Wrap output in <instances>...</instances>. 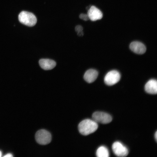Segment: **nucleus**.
<instances>
[{
  "mask_svg": "<svg viewBox=\"0 0 157 157\" xmlns=\"http://www.w3.org/2000/svg\"><path fill=\"white\" fill-rule=\"evenodd\" d=\"M96 154L98 157H108L109 155L108 149L104 146H100L98 148Z\"/></svg>",
  "mask_w": 157,
  "mask_h": 157,
  "instance_id": "12",
  "label": "nucleus"
},
{
  "mask_svg": "<svg viewBox=\"0 0 157 157\" xmlns=\"http://www.w3.org/2000/svg\"><path fill=\"white\" fill-rule=\"evenodd\" d=\"M78 127L80 133L86 135L94 132L98 128V125L93 119H86L79 123Z\"/></svg>",
  "mask_w": 157,
  "mask_h": 157,
  "instance_id": "1",
  "label": "nucleus"
},
{
  "mask_svg": "<svg viewBox=\"0 0 157 157\" xmlns=\"http://www.w3.org/2000/svg\"><path fill=\"white\" fill-rule=\"evenodd\" d=\"M39 63L41 68L45 70L51 69L56 65L55 61L49 59H41L39 60Z\"/></svg>",
  "mask_w": 157,
  "mask_h": 157,
  "instance_id": "10",
  "label": "nucleus"
},
{
  "mask_svg": "<svg viewBox=\"0 0 157 157\" xmlns=\"http://www.w3.org/2000/svg\"><path fill=\"white\" fill-rule=\"evenodd\" d=\"M155 138L156 140V141H157V131H156L155 133Z\"/></svg>",
  "mask_w": 157,
  "mask_h": 157,
  "instance_id": "16",
  "label": "nucleus"
},
{
  "mask_svg": "<svg viewBox=\"0 0 157 157\" xmlns=\"http://www.w3.org/2000/svg\"><path fill=\"white\" fill-rule=\"evenodd\" d=\"M93 120L97 123L106 124L110 122L112 118L109 114L102 112L97 111L93 113L92 115Z\"/></svg>",
  "mask_w": 157,
  "mask_h": 157,
  "instance_id": "4",
  "label": "nucleus"
},
{
  "mask_svg": "<svg viewBox=\"0 0 157 157\" xmlns=\"http://www.w3.org/2000/svg\"><path fill=\"white\" fill-rule=\"evenodd\" d=\"M120 75L117 71L113 70L108 72L104 78L105 83L108 85H113L117 83L120 78Z\"/></svg>",
  "mask_w": 157,
  "mask_h": 157,
  "instance_id": "5",
  "label": "nucleus"
},
{
  "mask_svg": "<svg viewBox=\"0 0 157 157\" xmlns=\"http://www.w3.org/2000/svg\"><path fill=\"white\" fill-rule=\"evenodd\" d=\"M13 156L12 154L11 153H8L3 156L4 157H12Z\"/></svg>",
  "mask_w": 157,
  "mask_h": 157,
  "instance_id": "15",
  "label": "nucleus"
},
{
  "mask_svg": "<svg viewBox=\"0 0 157 157\" xmlns=\"http://www.w3.org/2000/svg\"><path fill=\"white\" fill-rule=\"evenodd\" d=\"M130 48L133 52L138 54H143L146 50L144 45L138 41L132 42L130 45Z\"/></svg>",
  "mask_w": 157,
  "mask_h": 157,
  "instance_id": "8",
  "label": "nucleus"
},
{
  "mask_svg": "<svg viewBox=\"0 0 157 157\" xmlns=\"http://www.w3.org/2000/svg\"><path fill=\"white\" fill-rule=\"evenodd\" d=\"M79 17L80 19L85 21L88 20L89 19L88 15L86 14H81L80 15Z\"/></svg>",
  "mask_w": 157,
  "mask_h": 157,
  "instance_id": "13",
  "label": "nucleus"
},
{
  "mask_svg": "<svg viewBox=\"0 0 157 157\" xmlns=\"http://www.w3.org/2000/svg\"><path fill=\"white\" fill-rule=\"evenodd\" d=\"M75 30L77 33L79 32L83 31V27L80 25L76 26L75 27Z\"/></svg>",
  "mask_w": 157,
  "mask_h": 157,
  "instance_id": "14",
  "label": "nucleus"
},
{
  "mask_svg": "<svg viewBox=\"0 0 157 157\" xmlns=\"http://www.w3.org/2000/svg\"><path fill=\"white\" fill-rule=\"evenodd\" d=\"M35 137L36 142L42 145L48 144L51 140V133L44 129H41L38 131L36 133Z\"/></svg>",
  "mask_w": 157,
  "mask_h": 157,
  "instance_id": "3",
  "label": "nucleus"
},
{
  "mask_svg": "<svg viewBox=\"0 0 157 157\" xmlns=\"http://www.w3.org/2000/svg\"><path fill=\"white\" fill-rule=\"evenodd\" d=\"M89 19L94 21L101 19L103 14L101 10L94 6H91L88 10L87 14Z\"/></svg>",
  "mask_w": 157,
  "mask_h": 157,
  "instance_id": "7",
  "label": "nucleus"
},
{
  "mask_svg": "<svg viewBox=\"0 0 157 157\" xmlns=\"http://www.w3.org/2000/svg\"><path fill=\"white\" fill-rule=\"evenodd\" d=\"M98 75V72L96 70L93 69H90L86 71L83 78L84 80L89 83L94 82L97 79Z\"/></svg>",
  "mask_w": 157,
  "mask_h": 157,
  "instance_id": "9",
  "label": "nucleus"
},
{
  "mask_svg": "<svg viewBox=\"0 0 157 157\" xmlns=\"http://www.w3.org/2000/svg\"><path fill=\"white\" fill-rule=\"evenodd\" d=\"M113 151L114 154L119 157H125L128 154L127 148L120 142L116 141L112 146Z\"/></svg>",
  "mask_w": 157,
  "mask_h": 157,
  "instance_id": "6",
  "label": "nucleus"
},
{
  "mask_svg": "<svg viewBox=\"0 0 157 157\" xmlns=\"http://www.w3.org/2000/svg\"><path fill=\"white\" fill-rule=\"evenodd\" d=\"M2 153L1 151H0V157L1 156Z\"/></svg>",
  "mask_w": 157,
  "mask_h": 157,
  "instance_id": "17",
  "label": "nucleus"
},
{
  "mask_svg": "<svg viewBox=\"0 0 157 157\" xmlns=\"http://www.w3.org/2000/svg\"><path fill=\"white\" fill-rule=\"evenodd\" d=\"M18 19L21 23L29 26H34L37 21L36 17L33 13L26 11H22L19 13Z\"/></svg>",
  "mask_w": 157,
  "mask_h": 157,
  "instance_id": "2",
  "label": "nucleus"
},
{
  "mask_svg": "<svg viewBox=\"0 0 157 157\" xmlns=\"http://www.w3.org/2000/svg\"><path fill=\"white\" fill-rule=\"evenodd\" d=\"M144 89L147 93L151 94H156L157 93V82L155 79H151L146 84Z\"/></svg>",
  "mask_w": 157,
  "mask_h": 157,
  "instance_id": "11",
  "label": "nucleus"
}]
</instances>
